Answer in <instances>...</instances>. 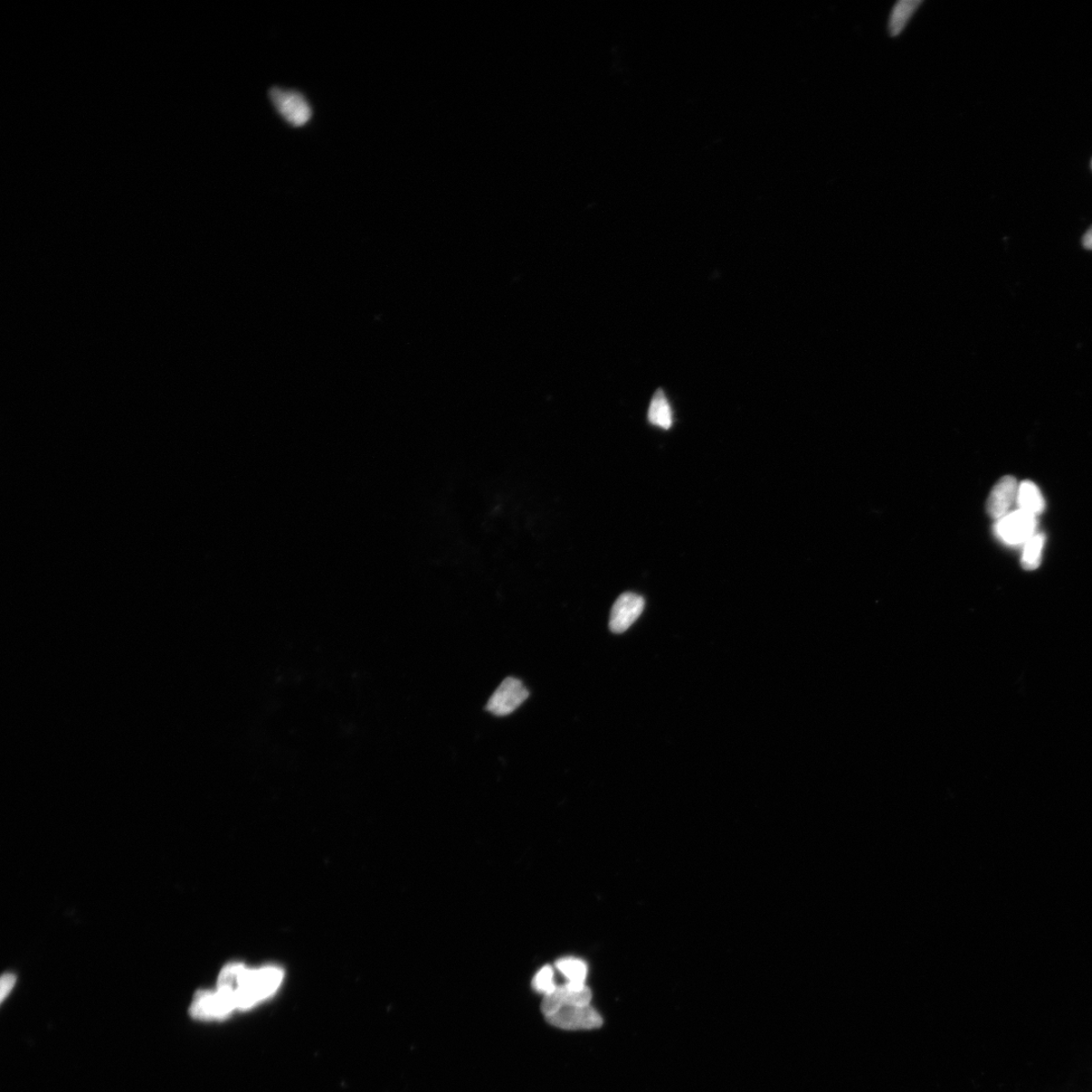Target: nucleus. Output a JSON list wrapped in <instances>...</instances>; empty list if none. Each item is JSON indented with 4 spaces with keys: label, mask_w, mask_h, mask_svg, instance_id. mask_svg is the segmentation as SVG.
Returning a JSON list of instances; mask_svg holds the SVG:
<instances>
[{
    "label": "nucleus",
    "mask_w": 1092,
    "mask_h": 1092,
    "mask_svg": "<svg viewBox=\"0 0 1092 1092\" xmlns=\"http://www.w3.org/2000/svg\"><path fill=\"white\" fill-rule=\"evenodd\" d=\"M282 978L283 972L279 967L270 966L260 970H247L244 967L234 991L237 1009H250L267 999L279 989Z\"/></svg>",
    "instance_id": "obj_1"
},
{
    "label": "nucleus",
    "mask_w": 1092,
    "mask_h": 1092,
    "mask_svg": "<svg viewBox=\"0 0 1092 1092\" xmlns=\"http://www.w3.org/2000/svg\"><path fill=\"white\" fill-rule=\"evenodd\" d=\"M270 99L282 119L292 127H303L312 119L310 103L298 90L275 87L270 90Z\"/></svg>",
    "instance_id": "obj_2"
},
{
    "label": "nucleus",
    "mask_w": 1092,
    "mask_h": 1092,
    "mask_svg": "<svg viewBox=\"0 0 1092 1092\" xmlns=\"http://www.w3.org/2000/svg\"><path fill=\"white\" fill-rule=\"evenodd\" d=\"M235 1009L236 1001L234 991L217 989V991H201L195 995V1000L189 1009L194 1019L222 1020L228 1017Z\"/></svg>",
    "instance_id": "obj_3"
},
{
    "label": "nucleus",
    "mask_w": 1092,
    "mask_h": 1092,
    "mask_svg": "<svg viewBox=\"0 0 1092 1092\" xmlns=\"http://www.w3.org/2000/svg\"><path fill=\"white\" fill-rule=\"evenodd\" d=\"M1037 525L1036 516L1019 509L997 520L995 535L1006 545L1024 546L1036 535Z\"/></svg>",
    "instance_id": "obj_4"
},
{
    "label": "nucleus",
    "mask_w": 1092,
    "mask_h": 1092,
    "mask_svg": "<svg viewBox=\"0 0 1092 1092\" xmlns=\"http://www.w3.org/2000/svg\"><path fill=\"white\" fill-rule=\"evenodd\" d=\"M546 1019L554 1027L567 1031L593 1030L603 1024L601 1014L591 1004L567 1006Z\"/></svg>",
    "instance_id": "obj_5"
},
{
    "label": "nucleus",
    "mask_w": 1092,
    "mask_h": 1092,
    "mask_svg": "<svg viewBox=\"0 0 1092 1092\" xmlns=\"http://www.w3.org/2000/svg\"><path fill=\"white\" fill-rule=\"evenodd\" d=\"M529 697L524 684L515 678H507L490 698L486 709L496 716H506L514 712Z\"/></svg>",
    "instance_id": "obj_6"
},
{
    "label": "nucleus",
    "mask_w": 1092,
    "mask_h": 1092,
    "mask_svg": "<svg viewBox=\"0 0 1092 1092\" xmlns=\"http://www.w3.org/2000/svg\"><path fill=\"white\" fill-rule=\"evenodd\" d=\"M644 599L634 593H624L612 607L610 628L614 633H622L640 619L644 610Z\"/></svg>",
    "instance_id": "obj_7"
},
{
    "label": "nucleus",
    "mask_w": 1092,
    "mask_h": 1092,
    "mask_svg": "<svg viewBox=\"0 0 1092 1092\" xmlns=\"http://www.w3.org/2000/svg\"><path fill=\"white\" fill-rule=\"evenodd\" d=\"M591 1001L592 991L588 986L584 989H575V987L565 983L558 985L554 992L544 996L541 1011L546 1017H548L567 1006L591 1004Z\"/></svg>",
    "instance_id": "obj_8"
},
{
    "label": "nucleus",
    "mask_w": 1092,
    "mask_h": 1092,
    "mask_svg": "<svg viewBox=\"0 0 1092 1092\" xmlns=\"http://www.w3.org/2000/svg\"><path fill=\"white\" fill-rule=\"evenodd\" d=\"M1018 490V481L1012 476L1003 477L997 482L987 500L989 514L997 520L1009 514L1013 503L1017 501Z\"/></svg>",
    "instance_id": "obj_9"
},
{
    "label": "nucleus",
    "mask_w": 1092,
    "mask_h": 1092,
    "mask_svg": "<svg viewBox=\"0 0 1092 1092\" xmlns=\"http://www.w3.org/2000/svg\"><path fill=\"white\" fill-rule=\"evenodd\" d=\"M1017 502L1019 509L1036 517L1044 510V499L1042 493L1038 486L1030 481L1020 483Z\"/></svg>",
    "instance_id": "obj_10"
},
{
    "label": "nucleus",
    "mask_w": 1092,
    "mask_h": 1092,
    "mask_svg": "<svg viewBox=\"0 0 1092 1092\" xmlns=\"http://www.w3.org/2000/svg\"><path fill=\"white\" fill-rule=\"evenodd\" d=\"M556 968L566 978V983L578 987V989L587 986L588 965L581 959L575 957L558 959Z\"/></svg>",
    "instance_id": "obj_11"
},
{
    "label": "nucleus",
    "mask_w": 1092,
    "mask_h": 1092,
    "mask_svg": "<svg viewBox=\"0 0 1092 1092\" xmlns=\"http://www.w3.org/2000/svg\"><path fill=\"white\" fill-rule=\"evenodd\" d=\"M651 424L662 429H670L673 425V411L666 394L663 389L655 392L652 398L648 413Z\"/></svg>",
    "instance_id": "obj_12"
},
{
    "label": "nucleus",
    "mask_w": 1092,
    "mask_h": 1092,
    "mask_svg": "<svg viewBox=\"0 0 1092 1092\" xmlns=\"http://www.w3.org/2000/svg\"><path fill=\"white\" fill-rule=\"evenodd\" d=\"M922 4V2H917V0H904V2H898L896 5L889 17L888 27L891 37L898 36L905 30L910 18L913 17L918 6Z\"/></svg>",
    "instance_id": "obj_13"
},
{
    "label": "nucleus",
    "mask_w": 1092,
    "mask_h": 1092,
    "mask_svg": "<svg viewBox=\"0 0 1092 1092\" xmlns=\"http://www.w3.org/2000/svg\"><path fill=\"white\" fill-rule=\"evenodd\" d=\"M1044 546V535L1042 534L1034 535L1024 544L1022 556V566L1024 569L1034 571L1040 567Z\"/></svg>",
    "instance_id": "obj_14"
},
{
    "label": "nucleus",
    "mask_w": 1092,
    "mask_h": 1092,
    "mask_svg": "<svg viewBox=\"0 0 1092 1092\" xmlns=\"http://www.w3.org/2000/svg\"><path fill=\"white\" fill-rule=\"evenodd\" d=\"M557 986L555 981V970L550 965L541 968L534 977V990L544 996L554 992Z\"/></svg>",
    "instance_id": "obj_15"
},
{
    "label": "nucleus",
    "mask_w": 1092,
    "mask_h": 1092,
    "mask_svg": "<svg viewBox=\"0 0 1092 1092\" xmlns=\"http://www.w3.org/2000/svg\"><path fill=\"white\" fill-rule=\"evenodd\" d=\"M16 981V976L13 974L7 973L2 977V982H0V987H2V989H0V997H2V1002H4L9 992L12 991Z\"/></svg>",
    "instance_id": "obj_16"
},
{
    "label": "nucleus",
    "mask_w": 1092,
    "mask_h": 1092,
    "mask_svg": "<svg viewBox=\"0 0 1092 1092\" xmlns=\"http://www.w3.org/2000/svg\"><path fill=\"white\" fill-rule=\"evenodd\" d=\"M1084 245L1086 249L1092 250V228L1085 236Z\"/></svg>",
    "instance_id": "obj_17"
}]
</instances>
